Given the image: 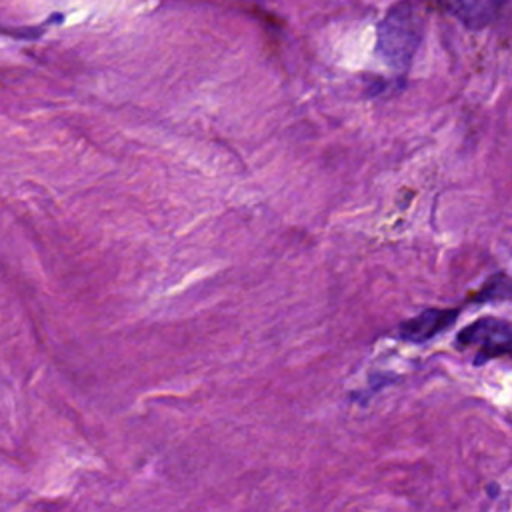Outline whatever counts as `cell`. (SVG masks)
Here are the masks:
<instances>
[{"label":"cell","instance_id":"1","mask_svg":"<svg viewBox=\"0 0 512 512\" xmlns=\"http://www.w3.org/2000/svg\"><path fill=\"white\" fill-rule=\"evenodd\" d=\"M422 40V18L412 2L388 8L376 30V54L396 74H406Z\"/></svg>","mask_w":512,"mask_h":512},{"label":"cell","instance_id":"2","mask_svg":"<svg viewBox=\"0 0 512 512\" xmlns=\"http://www.w3.org/2000/svg\"><path fill=\"white\" fill-rule=\"evenodd\" d=\"M456 344L478 348V356L474 360L476 364L498 356L512 358V322L494 316L478 318L458 332Z\"/></svg>","mask_w":512,"mask_h":512},{"label":"cell","instance_id":"3","mask_svg":"<svg viewBox=\"0 0 512 512\" xmlns=\"http://www.w3.org/2000/svg\"><path fill=\"white\" fill-rule=\"evenodd\" d=\"M458 314V308H426L420 314L404 320L398 326V334L406 342L422 344L444 332L448 326H452Z\"/></svg>","mask_w":512,"mask_h":512},{"label":"cell","instance_id":"4","mask_svg":"<svg viewBox=\"0 0 512 512\" xmlns=\"http://www.w3.org/2000/svg\"><path fill=\"white\" fill-rule=\"evenodd\" d=\"M448 14L470 30H482L490 26L506 0H442Z\"/></svg>","mask_w":512,"mask_h":512},{"label":"cell","instance_id":"5","mask_svg":"<svg viewBox=\"0 0 512 512\" xmlns=\"http://www.w3.org/2000/svg\"><path fill=\"white\" fill-rule=\"evenodd\" d=\"M474 302H500L512 300V278L506 274L490 276L482 288L474 294Z\"/></svg>","mask_w":512,"mask_h":512}]
</instances>
